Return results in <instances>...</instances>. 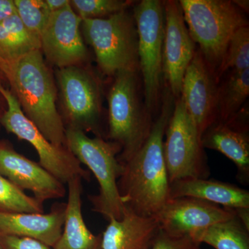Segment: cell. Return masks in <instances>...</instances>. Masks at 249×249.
<instances>
[{"label":"cell","mask_w":249,"mask_h":249,"mask_svg":"<svg viewBox=\"0 0 249 249\" xmlns=\"http://www.w3.org/2000/svg\"><path fill=\"white\" fill-rule=\"evenodd\" d=\"M47 8L51 14L60 11L70 3L69 0H45Z\"/></svg>","instance_id":"obj_31"},{"label":"cell","mask_w":249,"mask_h":249,"mask_svg":"<svg viewBox=\"0 0 249 249\" xmlns=\"http://www.w3.org/2000/svg\"><path fill=\"white\" fill-rule=\"evenodd\" d=\"M189 236H174L160 230L151 249H201Z\"/></svg>","instance_id":"obj_28"},{"label":"cell","mask_w":249,"mask_h":249,"mask_svg":"<svg viewBox=\"0 0 249 249\" xmlns=\"http://www.w3.org/2000/svg\"><path fill=\"white\" fill-rule=\"evenodd\" d=\"M164 138L163 154L170 184L186 178H209L200 134L180 96L175 99Z\"/></svg>","instance_id":"obj_8"},{"label":"cell","mask_w":249,"mask_h":249,"mask_svg":"<svg viewBox=\"0 0 249 249\" xmlns=\"http://www.w3.org/2000/svg\"><path fill=\"white\" fill-rule=\"evenodd\" d=\"M197 198L234 211L249 209V192L232 184L208 178H186L170 183V198Z\"/></svg>","instance_id":"obj_19"},{"label":"cell","mask_w":249,"mask_h":249,"mask_svg":"<svg viewBox=\"0 0 249 249\" xmlns=\"http://www.w3.org/2000/svg\"><path fill=\"white\" fill-rule=\"evenodd\" d=\"M16 14L14 0H0V23Z\"/></svg>","instance_id":"obj_30"},{"label":"cell","mask_w":249,"mask_h":249,"mask_svg":"<svg viewBox=\"0 0 249 249\" xmlns=\"http://www.w3.org/2000/svg\"><path fill=\"white\" fill-rule=\"evenodd\" d=\"M249 230L237 215L198 231L190 237L215 249H249Z\"/></svg>","instance_id":"obj_22"},{"label":"cell","mask_w":249,"mask_h":249,"mask_svg":"<svg viewBox=\"0 0 249 249\" xmlns=\"http://www.w3.org/2000/svg\"><path fill=\"white\" fill-rule=\"evenodd\" d=\"M82 178H72L68 184V200L60 238L53 249H102L101 235H95L87 227L82 213Z\"/></svg>","instance_id":"obj_20"},{"label":"cell","mask_w":249,"mask_h":249,"mask_svg":"<svg viewBox=\"0 0 249 249\" xmlns=\"http://www.w3.org/2000/svg\"><path fill=\"white\" fill-rule=\"evenodd\" d=\"M0 83H2V84L3 83H7L6 74H5L4 67L1 61H0Z\"/></svg>","instance_id":"obj_34"},{"label":"cell","mask_w":249,"mask_h":249,"mask_svg":"<svg viewBox=\"0 0 249 249\" xmlns=\"http://www.w3.org/2000/svg\"><path fill=\"white\" fill-rule=\"evenodd\" d=\"M0 249H3L2 245H1V242H0Z\"/></svg>","instance_id":"obj_35"},{"label":"cell","mask_w":249,"mask_h":249,"mask_svg":"<svg viewBox=\"0 0 249 249\" xmlns=\"http://www.w3.org/2000/svg\"><path fill=\"white\" fill-rule=\"evenodd\" d=\"M80 29L106 76L139 72L138 33L133 14L125 10L107 18L82 19Z\"/></svg>","instance_id":"obj_6"},{"label":"cell","mask_w":249,"mask_h":249,"mask_svg":"<svg viewBox=\"0 0 249 249\" xmlns=\"http://www.w3.org/2000/svg\"><path fill=\"white\" fill-rule=\"evenodd\" d=\"M249 94V69L231 71L221 88L218 87L217 120L225 121L235 115Z\"/></svg>","instance_id":"obj_23"},{"label":"cell","mask_w":249,"mask_h":249,"mask_svg":"<svg viewBox=\"0 0 249 249\" xmlns=\"http://www.w3.org/2000/svg\"><path fill=\"white\" fill-rule=\"evenodd\" d=\"M133 16L138 33L139 65L143 82L144 103L152 115L160 107L163 91V1L142 0L134 6Z\"/></svg>","instance_id":"obj_7"},{"label":"cell","mask_w":249,"mask_h":249,"mask_svg":"<svg viewBox=\"0 0 249 249\" xmlns=\"http://www.w3.org/2000/svg\"><path fill=\"white\" fill-rule=\"evenodd\" d=\"M18 15L29 33L40 40L51 16L45 0H14Z\"/></svg>","instance_id":"obj_26"},{"label":"cell","mask_w":249,"mask_h":249,"mask_svg":"<svg viewBox=\"0 0 249 249\" xmlns=\"http://www.w3.org/2000/svg\"><path fill=\"white\" fill-rule=\"evenodd\" d=\"M233 210L197 198H170L155 216L160 230L174 236H191L198 231L231 219Z\"/></svg>","instance_id":"obj_13"},{"label":"cell","mask_w":249,"mask_h":249,"mask_svg":"<svg viewBox=\"0 0 249 249\" xmlns=\"http://www.w3.org/2000/svg\"><path fill=\"white\" fill-rule=\"evenodd\" d=\"M81 22L70 3L51 14L40 37L41 52L51 65L58 69L83 66L88 60Z\"/></svg>","instance_id":"obj_11"},{"label":"cell","mask_w":249,"mask_h":249,"mask_svg":"<svg viewBox=\"0 0 249 249\" xmlns=\"http://www.w3.org/2000/svg\"><path fill=\"white\" fill-rule=\"evenodd\" d=\"M0 242L4 249H53L40 241L29 237L0 235Z\"/></svg>","instance_id":"obj_29"},{"label":"cell","mask_w":249,"mask_h":249,"mask_svg":"<svg viewBox=\"0 0 249 249\" xmlns=\"http://www.w3.org/2000/svg\"><path fill=\"white\" fill-rule=\"evenodd\" d=\"M0 175L22 191H31L34 197L42 204L66 195L64 183L40 163L18 153L5 141H0Z\"/></svg>","instance_id":"obj_15"},{"label":"cell","mask_w":249,"mask_h":249,"mask_svg":"<svg viewBox=\"0 0 249 249\" xmlns=\"http://www.w3.org/2000/svg\"><path fill=\"white\" fill-rule=\"evenodd\" d=\"M56 80L65 128L92 132L101 137L102 90L97 76L83 65L58 69Z\"/></svg>","instance_id":"obj_10"},{"label":"cell","mask_w":249,"mask_h":249,"mask_svg":"<svg viewBox=\"0 0 249 249\" xmlns=\"http://www.w3.org/2000/svg\"><path fill=\"white\" fill-rule=\"evenodd\" d=\"M72 9L82 19L109 17L125 11L131 1L124 0H72Z\"/></svg>","instance_id":"obj_27"},{"label":"cell","mask_w":249,"mask_h":249,"mask_svg":"<svg viewBox=\"0 0 249 249\" xmlns=\"http://www.w3.org/2000/svg\"><path fill=\"white\" fill-rule=\"evenodd\" d=\"M36 50H40V40L27 31L17 14L0 23V61L6 77L11 64Z\"/></svg>","instance_id":"obj_21"},{"label":"cell","mask_w":249,"mask_h":249,"mask_svg":"<svg viewBox=\"0 0 249 249\" xmlns=\"http://www.w3.org/2000/svg\"><path fill=\"white\" fill-rule=\"evenodd\" d=\"M66 204L53 205L48 213L0 212V235L29 237L53 248L65 222Z\"/></svg>","instance_id":"obj_17"},{"label":"cell","mask_w":249,"mask_h":249,"mask_svg":"<svg viewBox=\"0 0 249 249\" xmlns=\"http://www.w3.org/2000/svg\"><path fill=\"white\" fill-rule=\"evenodd\" d=\"M160 110L142 147L121 163L118 188L123 203L136 214L155 217L170 199V182L163 154L165 129L175 107V98L165 87Z\"/></svg>","instance_id":"obj_1"},{"label":"cell","mask_w":249,"mask_h":249,"mask_svg":"<svg viewBox=\"0 0 249 249\" xmlns=\"http://www.w3.org/2000/svg\"><path fill=\"white\" fill-rule=\"evenodd\" d=\"M108 221L101 235L102 249H150L160 231L155 217L139 215L127 207L120 220Z\"/></svg>","instance_id":"obj_18"},{"label":"cell","mask_w":249,"mask_h":249,"mask_svg":"<svg viewBox=\"0 0 249 249\" xmlns=\"http://www.w3.org/2000/svg\"><path fill=\"white\" fill-rule=\"evenodd\" d=\"M204 148L221 152L231 160L237 169L240 182H249V136L248 126L237 115L225 121H215L201 137Z\"/></svg>","instance_id":"obj_16"},{"label":"cell","mask_w":249,"mask_h":249,"mask_svg":"<svg viewBox=\"0 0 249 249\" xmlns=\"http://www.w3.org/2000/svg\"><path fill=\"white\" fill-rule=\"evenodd\" d=\"M179 3L190 36L199 45L211 70L218 71L232 36L248 26L242 11L228 0H181Z\"/></svg>","instance_id":"obj_4"},{"label":"cell","mask_w":249,"mask_h":249,"mask_svg":"<svg viewBox=\"0 0 249 249\" xmlns=\"http://www.w3.org/2000/svg\"><path fill=\"white\" fill-rule=\"evenodd\" d=\"M0 212L43 213L42 203L0 175Z\"/></svg>","instance_id":"obj_24"},{"label":"cell","mask_w":249,"mask_h":249,"mask_svg":"<svg viewBox=\"0 0 249 249\" xmlns=\"http://www.w3.org/2000/svg\"><path fill=\"white\" fill-rule=\"evenodd\" d=\"M217 93L216 75L197 51L185 72L180 97L201 137L217 120Z\"/></svg>","instance_id":"obj_14"},{"label":"cell","mask_w":249,"mask_h":249,"mask_svg":"<svg viewBox=\"0 0 249 249\" xmlns=\"http://www.w3.org/2000/svg\"><path fill=\"white\" fill-rule=\"evenodd\" d=\"M249 69V28L242 27L234 33L228 45L225 56L219 70L218 76L231 70L241 71Z\"/></svg>","instance_id":"obj_25"},{"label":"cell","mask_w":249,"mask_h":249,"mask_svg":"<svg viewBox=\"0 0 249 249\" xmlns=\"http://www.w3.org/2000/svg\"><path fill=\"white\" fill-rule=\"evenodd\" d=\"M6 80L24 115L49 142L66 146V128L57 108L56 83L41 50L11 64Z\"/></svg>","instance_id":"obj_2"},{"label":"cell","mask_w":249,"mask_h":249,"mask_svg":"<svg viewBox=\"0 0 249 249\" xmlns=\"http://www.w3.org/2000/svg\"><path fill=\"white\" fill-rule=\"evenodd\" d=\"M232 2L235 4L237 8H239L241 11H245L246 12L249 11V1L248 0H236L232 1Z\"/></svg>","instance_id":"obj_32"},{"label":"cell","mask_w":249,"mask_h":249,"mask_svg":"<svg viewBox=\"0 0 249 249\" xmlns=\"http://www.w3.org/2000/svg\"><path fill=\"white\" fill-rule=\"evenodd\" d=\"M6 109V103L5 101L4 97L1 96L0 93V128H1V119L2 118L3 114H4L5 110Z\"/></svg>","instance_id":"obj_33"},{"label":"cell","mask_w":249,"mask_h":249,"mask_svg":"<svg viewBox=\"0 0 249 249\" xmlns=\"http://www.w3.org/2000/svg\"><path fill=\"white\" fill-rule=\"evenodd\" d=\"M163 6V76L165 87L176 99L181 96L183 76L196 53V42L188 32L179 1L167 0Z\"/></svg>","instance_id":"obj_12"},{"label":"cell","mask_w":249,"mask_h":249,"mask_svg":"<svg viewBox=\"0 0 249 249\" xmlns=\"http://www.w3.org/2000/svg\"><path fill=\"white\" fill-rule=\"evenodd\" d=\"M139 72L121 71L114 76L107 96L108 137L121 148V163L130 159L151 130L152 115L142 102Z\"/></svg>","instance_id":"obj_3"},{"label":"cell","mask_w":249,"mask_h":249,"mask_svg":"<svg viewBox=\"0 0 249 249\" xmlns=\"http://www.w3.org/2000/svg\"><path fill=\"white\" fill-rule=\"evenodd\" d=\"M65 137L69 150L89 168L99 184V193L89 196L93 211L107 220L111 217L120 220L125 208L118 188L123 170L117 157L120 147L101 137L90 138L83 131L70 127H66Z\"/></svg>","instance_id":"obj_5"},{"label":"cell","mask_w":249,"mask_h":249,"mask_svg":"<svg viewBox=\"0 0 249 249\" xmlns=\"http://www.w3.org/2000/svg\"><path fill=\"white\" fill-rule=\"evenodd\" d=\"M0 93L6 103V109L1 119V127L20 140L30 143L39 157V163L62 183L79 177L89 180V172L67 146L55 145L47 140L35 124L24 115L12 91L0 83Z\"/></svg>","instance_id":"obj_9"}]
</instances>
